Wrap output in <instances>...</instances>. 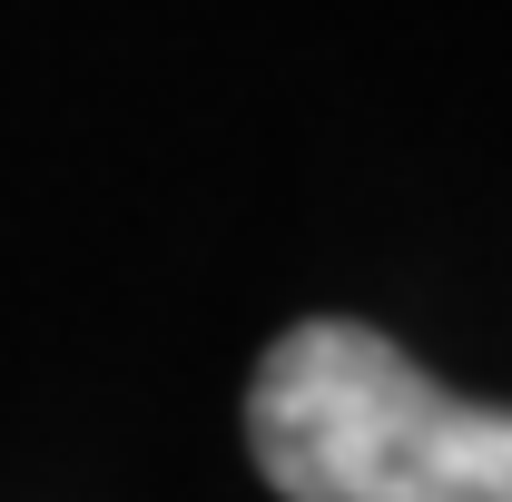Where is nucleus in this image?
<instances>
[{"mask_svg": "<svg viewBox=\"0 0 512 502\" xmlns=\"http://www.w3.org/2000/svg\"><path fill=\"white\" fill-rule=\"evenodd\" d=\"M247 453L286 502H512V404L444 394L355 315H306L266 345Z\"/></svg>", "mask_w": 512, "mask_h": 502, "instance_id": "nucleus-1", "label": "nucleus"}]
</instances>
